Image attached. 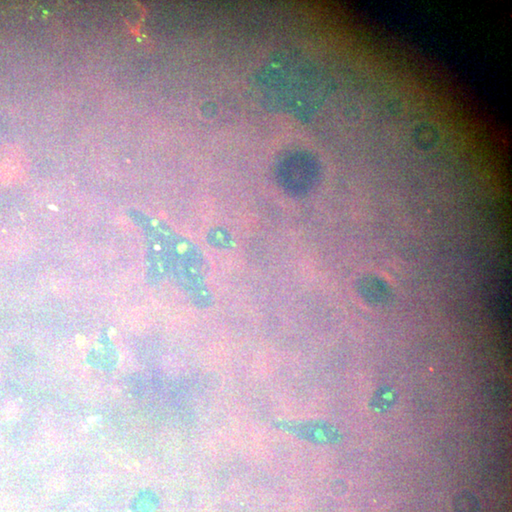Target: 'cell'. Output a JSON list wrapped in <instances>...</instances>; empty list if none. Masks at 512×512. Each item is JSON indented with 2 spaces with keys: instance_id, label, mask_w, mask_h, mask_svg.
I'll use <instances>...</instances> for the list:
<instances>
[{
  "instance_id": "1",
  "label": "cell",
  "mask_w": 512,
  "mask_h": 512,
  "mask_svg": "<svg viewBox=\"0 0 512 512\" xmlns=\"http://www.w3.org/2000/svg\"><path fill=\"white\" fill-rule=\"evenodd\" d=\"M273 426L286 433H291L305 440L329 443L337 439V433L333 427L319 422H290L275 421Z\"/></svg>"
},
{
  "instance_id": "2",
  "label": "cell",
  "mask_w": 512,
  "mask_h": 512,
  "mask_svg": "<svg viewBox=\"0 0 512 512\" xmlns=\"http://www.w3.org/2000/svg\"><path fill=\"white\" fill-rule=\"evenodd\" d=\"M358 289L365 301L374 305L387 304L392 297V291L387 284L376 276L362 277L359 282Z\"/></svg>"
},
{
  "instance_id": "3",
  "label": "cell",
  "mask_w": 512,
  "mask_h": 512,
  "mask_svg": "<svg viewBox=\"0 0 512 512\" xmlns=\"http://www.w3.org/2000/svg\"><path fill=\"white\" fill-rule=\"evenodd\" d=\"M414 142L415 145L418 144L423 138H426L430 150L433 149V147L437 145L438 139H439V135H438V132L436 130V128L431 125H428V124L416 126V128L414 129Z\"/></svg>"
},
{
  "instance_id": "4",
  "label": "cell",
  "mask_w": 512,
  "mask_h": 512,
  "mask_svg": "<svg viewBox=\"0 0 512 512\" xmlns=\"http://www.w3.org/2000/svg\"><path fill=\"white\" fill-rule=\"evenodd\" d=\"M387 107L389 112L392 115H394V116H400V115L402 114L403 110H404L403 104H402L401 100H399V99H394V100L390 101L388 103Z\"/></svg>"
},
{
  "instance_id": "5",
  "label": "cell",
  "mask_w": 512,
  "mask_h": 512,
  "mask_svg": "<svg viewBox=\"0 0 512 512\" xmlns=\"http://www.w3.org/2000/svg\"><path fill=\"white\" fill-rule=\"evenodd\" d=\"M348 118L351 122H358L361 118V109L358 106H351L348 109Z\"/></svg>"
}]
</instances>
